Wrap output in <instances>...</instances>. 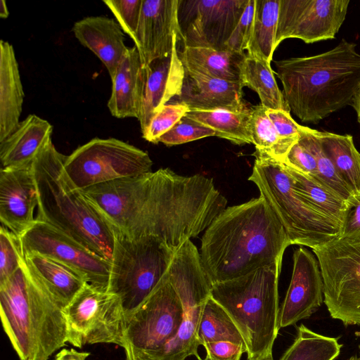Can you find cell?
<instances>
[{
    "label": "cell",
    "instance_id": "8fae6325",
    "mask_svg": "<svg viewBox=\"0 0 360 360\" xmlns=\"http://www.w3.org/2000/svg\"><path fill=\"white\" fill-rule=\"evenodd\" d=\"M148 153L115 138H94L68 155L64 169L74 186H91L151 172Z\"/></svg>",
    "mask_w": 360,
    "mask_h": 360
},
{
    "label": "cell",
    "instance_id": "5b68a950",
    "mask_svg": "<svg viewBox=\"0 0 360 360\" xmlns=\"http://www.w3.org/2000/svg\"><path fill=\"white\" fill-rule=\"evenodd\" d=\"M171 169H159L81 190L114 236H153L167 243L174 214Z\"/></svg>",
    "mask_w": 360,
    "mask_h": 360
},
{
    "label": "cell",
    "instance_id": "7a4b0ae2",
    "mask_svg": "<svg viewBox=\"0 0 360 360\" xmlns=\"http://www.w3.org/2000/svg\"><path fill=\"white\" fill-rule=\"evenodd\" d=\"M274 64L285 102L303 122L316 124L351 105L360 89V53L345 39L323 53Z\"/></svg>",
    "mask_w": 360,
    "mask_h": 360
},
{
    "label": "cell",
    "instance_id": "4316f807",
    "mask_svg": "<svg viewBox=\"0 0 360 360\" xmlns=\"http://www.w3.org/2000/svg\"><path fill=\"white\" fill-rule=\"evenodd\" d=\"M179 56L186 70L210 77L240 82L246 53L228 49L183 46Z\"/></svg>",
    "mask_w": 360,
    "mask_h": 360
},
{
    "label": "cell",
    "instance_id": "ba28073f",
    "mask_svg": "<svg viewBox=\"0 0 360 360\" xmlns=\"http://www.w3.org/2000/svg\"><path fill=\"white\" fill-rule=\"evenodd\" d=\"M174 254L153 236H115L107 291L120 297L127 321L168 276Z\"/></svg>",
    "mask_w": 360,
    "mask_h": 360
},
{
    "label": "cell",
    "instance_id": "681fc988",
    "mask_svg": "<svg viewBox=\"0 0 360 360\" xmlns=\"http://www.w3.org/2000/svg\"><path fill=\"white\" fill-rule=\"evenodd\" d=\"M257 360H274V358H273V354H272V352L271 353H269L267 355L262 357V358H259Z\"/></svg>",
    "mask_w": 360,
    "mask_h": 360
},
{
    "label": "cell",
    "instance_id": "5bb4252c",
    "mask_svg": "<svg viewBox=\"0 0 360 360\" xmlns=\"http://www.w3.org/2000/svg\"><path fill=\"white\" fill-rule=\"evenodd\" d=\"M23 254L36 252L79 273L88 284L108 290L110 262L49 224L37 220L20 237Z\"/></svg>",
    "mask_w": 360,
    "mask_h": 360
},
{
    "label": "cell",
    "instance_id": "4fadbf2b",
    "mask_svg": "<svg viewBox=\"0 0 360 360\" xmlns=\"http://www.w3.org/2000/svg\"><path fill=\"white\" fill-rule=\"evenodd\" d=\"M67 342L86 345L112 343L125 347L127 319L118 296L86 283L64 308Z\"/></svg>",
    "mask_w": 360,
    "mask_h": 360
},
{
    "label": "cell",
    "instance_id": "d6986e66",
    "mask_svg": "<svg viewBox=\"0 0 360 360\" xmlns=\"http://www.w3.org/2000/svg\"><path fill=\"white\" fill-rule=\"evenodd\" d=\"M37 187L31 167L1 168L0 171V221L20 237L36 221Z\"/></svg>",
    "mask_w": 360,
    "mask_h": 360
},
{
    "label": "cell",
    "instance_id": "7bdbcfd3",
    "mask_svg": "<svg viewBox=\"0 0 360 360\" xmlns=\"http://www.w3.org/2000/svg\"><path fill=\"white\" fill-rule=\"evenodd\" d=\"M282 163L307 175L315 176L316 173V159L299 139L291 147Z\"/></svg>",
    "mask_w": 360,
    "mask_h": 360
},
{
    "label": "cell",
    "instance_id": "6da1fadb",
    "mask_svg": "<svg viewBox=\"0 0 360 360\" xmlns=\"http://www.w3.org/2000/svg\"><path fill=\"white\" fill-rule=\"evenodd\" d=\"M289 245L283 225L259 195L215 217L202 237L200 257L213 285L282 260Z\"/></svg>",
    "mask_w": 360,
    "mask_h": 360
},
{
    "label": "cell",
    "instance_id": "e0dca14e",
    "mask_svg": "<svg viewBox=\"0 0 360 360\" xmlns=\"http://www.w3.org/2000/svg\"><path fill=\"white\" fill-rule=\"evenodd\" d=\"M179 0H143L134 41L143 66L170 54L184 42L179 21Z\"/></svg>",
    "mask_w": 360,
    "mask_h": 360
},
{
    "label": "cell",
    "instance_id": "4dcf8cb0",
    "mask_svg": "<svg viewBox=\"0 0 360 360\" xmlns=\"http://www.w3.org/2000/svg\"><path fill=\"white\" fill-rule=\"evenodd\" d=\"M280 0H255V15L247 53L271 62L276 47V36Z\"/></svg>",
    "mask_w": 360,
    "mask_h": 360
},
{
    "label": "cell",
    "instance_id": "bcb514c9",
    "mask_svg": "<svg viewBox=\"0 0 360 360\" xmlns=\"http://www.w3.org/2000/svg\"><path fill=\"white\" fill-rule=\"evenodd\" d=\"M89 354V352H78L74 349H63L56 355L53 360H86Z\"/></svg>",
    "mask_w": 360,
    "mask_h": 360
},
{
    "label": "cell",
    "instance_id": "603a6c76",
    "mask_svg": "<svg viewBox=\"0 0 360 360\" xmlns=\"http://www.w3.org/2000/svg\"><path fill=\"white\" fill-rule=\"evenodd\" d=\"M52 125L36 115H30L20 122L16 129L0 142L2 168L31 167L32 162L51 141Z\"/></svg>",
    "mask_w": 360,
    "mask_h": 360
},
{
    "label": "cell",
    "instance_id": "44dd1931",
    "mask_svg": "<svg viewBox=\"0 0 360 360\" xmlns=\"http://www.w3.org/2000/svg\"><path fill=\"white\" fill-rule=\"evenodd\" d=\"M243 88L240 82L210 77L185 70L181 92L174 97V103L184 104L190 110L240 111L247 108L242 100Z\"/></svg>",
    "mask_w": 360,
    "mask_h": 360
},
{
    "label": "cell",
    "instance_id": "8d00e7d4",
    "mask_svg": "<svg viewBox=\"0 0 360 360\" xmlns=\"http://www.w3.org/2000/svg\"><path fill=\"white\" fill-rule=\"evenodd\" d=\"M20 238L8 229H0V285L4 283L24 263Z\"/></svg>",
    "mask_w": 360,
    "mask_h": 360
},
{
    "label": "cell",
    "instance_id": "8992f818",
    "mask_svg": "<svg viewBox=\"0 0 360 360\" xmlns=\"http://www.w3.org/2000/svg\"><path fill=\"white\" fill-rule=\"evenodd\" d=\"M282 260L212 285L211 297L229 314L247 347L248 360L272 352L279 330L278 278Z\"/></svg>",
    "mask_w": 360,
    "mask_h": 360
},
{
    "label": "cell",
    "instance_id": "f5cc1de1",
    "mask_svg": "<svg viewBox=\"0 0 360 360\" xmlns=\"http://www.w3.org/2000/svg\"><path fill=\"white\" fill-rule=\"evenodd\" d=\"M359 349H360V345H359Z\"/></svg>",
    "mask_w": 360,
    "mask_h": 360
},
{
    "label": "cell",
    "instance_id": "f546056e",
    "mask_svg": "<svg viewBox=\"0 0 360 360\" xmlns=\"http://www.w3.org/2000/svg\"><path fill=\"white\" fill-rule=\"evenodd\" d=\"M240 82L259 96L261 105L268 109L290 112L279 89L270 63L248 53L241 66Z\"/></svg>",
    "mask_w": 360,
    "mask_h": 360
},
{
    "label": "cell",
    "instance_id": "52a82bcc",
    "mask_svg": "<svg viewBox=\"0 0 360 360\" xmlns=\"http://www.w3.org/2000/svg\"><path fill=\"white\" fill-rule=\"evenodd\" d=\"M249 180L283 225L290 245L312 250L340 236L341 227L307 204L295 192L281 162L255 152Z\"/></svg>",
    "mask_w": 360,
    "mask_h": 360
},
{
    "label": "cell",
    "instance_id": "7dc6e473",
    "mask_svg": "<svg viewBox=\"0 0 360 360\" xmlns=\"http://www.w3.org/2000/svg\"><path fill=\"white\" fill-rule=\"evenodd\" d=\"M351 105L354 109L357 115V120L360 124V89L355 95Z\"/></svg>",
    "mask_w": 360,
    "mask_h": 360
},
{
    "label": "cell",
    "instance_id": "f6af8a7d",
    "mask_svg": "<svg viewBox=\"0 0 360 360\" xmlns=\"http://www.w3.org/2000/svg\"><path fill=\"white\" fill-rule=\"evenodd\" d=\"M357 233H360V193L354 195L347 202L340 236Z\"/></svg>",
    "mask_w": 360,
    "mask_h": 360
},
{
    "label": "cell",
    "instance_id": "83f0119b",
    "mask_svg": "<svg viewBox=\"0 0 360 360\" xmlns=\"http://www.w3.org/2000/svg\"><path fill=\"white\" fill-rule=\"evenodd\" d=\"M282 163V162H281ZM299 196L316 211L342 226L347 201L311 175L300 173L282 163Z\"/></svg>",
    "mask_w": 360,
    "mask_h": 360
},
{
    "label": "cell",
    "instance_id": "d590c367",
    "mask_svg": "<svg viewBox=\"0 0 360 360\" xmlns=\"http://www.w3.org/2000/svg\"><path fill=\"white\" fill-rule=\"evenodd\" d=\"M299 141L316 159V173L313 176L348 202L354 194L340 178L334 165L324 152L315 134V129L304 126Z\"/></svg>",
    "mask_w": 360,
    "mask_h": 360
},
{
    "label": "cell",
    "instance_id": "e575fe53",
    "mask_svg": "<svg viewBox=\"0 0 360 360\" xmlns=\"http://www.w3.org/2000/svg\"><path fill=\"white\" fill-rule=\"evenodd\" d=\"M248 129L256 152L283 162L290 148L278 137L266 114V108L258 105L251 108Z\"/></svg>",
    "mask_w": 360,
    "mask_h": 360
},
{
    "label": "cell",
    "instance_id": "836d02e7",
    "mask_svg": "<svg viewBox=\"0 0 360 360\" xmlns=\"http://www.w3.org/2000/svg\"><path fill=\"white\" fill-rule=\"evenodd\" d=\"M342 346L338 338L321 335L301 324L294 342L279 360H334Z\"/></svg>",
    "mask_w": 360,
    "mask_h": 360
},
{
    "label": "cell",
    "instance_id": "b9f144b4",
    "mask_svg": "<svg viewBox=\"0 0 360 360\" xmlns=\"http://www.w3.org/2000/svg\"><path fill=\"white\" fill-rule=\"evenodd\" d=\"M266 114L280 139L291 148L297 141L304 126L297 123L290 112L266 108Z\"/></svg>",
    "mask_w": 360,
    "mask_h": 360
},
{
    "label": "cell",
    "instance_id": "484cf974",
    "mask_svg": "<svg viewBox=\"0 0 360 360\" xmlns=\"http://www.w3.org/2000/svg\"><path fill=\"white\" fill-rule=\"evenodd\" d=\"M24 257L30 272L64 307L87 283L76 271L52 258L36 252Z\"/></svg>",
    "mask_w": 360,
    "mask_h": 360
},
{
    "label": "cell",
    "instance_id": "cb8c5ba5",
    "mask_svg": "<svg viewBox=\"0 0 360 360\" xmlns=\"http://www.w3.org/2000/svg\"><path fill=\"white\" fill-rule=\"evenodd\" d=\"M112 80L108 102L111 115L117 118L139 119L143 90V68L136 46L129 48Z\"/></svg>",
    "mask_w": 360,
    "mask_h": 360
},
{
    "label": "cell",
    "instance_id": "d6a6232c",
    "mask_svg": "<svg viewBox=\"0 0 360 360\" xmlns=\"http://www.w3.org/2000/svg\"><path fill=\"white\" fill-rule=\"evenodd\" d=\"M197 338L200 345L226 341L246 347L240 330L229 314L211 296L203 305Z\"/></svg>",
    "mask_w": 360,
    "mask_h": 360
},
{
    "label": "cell",
    "instance_id": "60d3db41",
    "mask_svg": "<svg viewBox=\"0 0 360 360\" xmlns=\"http://www.w3.org/2000/svg\"><path fill=\"white\" fill-rule=\"evenodd\" d=\"M255 8V0H248L244 11L231 33L229 39L226 42V49L244 53L251 36Z\"/></svg>",
    "mask_w": 360,
    "mask_h": 360
},
{
    "label": "cell",
    "instance_id": "74e56055",
    "mask_svg": "<svg viewBox=\"0 0 360 360\" xmlns=\"http://www.w3.org/2000/svg\"><path fill=\"white\" fill-rule=\"evenodd\" d=\"M189 111V108L184 104L172 103L165 105L151 120L147 129L142 134L143 138L158 143V139Z\"/></svg>",
    "mask_w": 360,
    "mask_h": 360
},
{
    "label": "cell",
    "instance_id": "c3c4849f",
    "mask_svg": "<svg viewBox=\"0 0 360 360\" xmlns=\"http://www.w3.org/2000/svg\"><path fill=\"white\" fill-rule=\"evenodd\" d=\"M9 15V12L4 0L0 1V18H6Z\"/></svg>",
    "mask_w": 360,
    "mask_h": 360
},
{
    "label": "cell",
    "instance_id": "277c9868",
    "mask_svg": "<svg viewBox=\"0 0 360 360\" xmlns=\"http://www.w3.org/2000/svg\"><path fill=\"white\" fill-rule=\"evenodd\" d=\"M2 326L20 360H48L67 342L64 307L25 262L0 285Z\"/></svg>",
    "mask_w": 360,
    "mask_h": 360
},
{
    "label": "cell",
    "instance_id": "ffe728a7",
    "mask_svg": "<svg viewBox=\"0 0 360 360\" xmlns=\"http://www.w3.org/2000/svg\"><path fill=\"white\" fill-rule=\"evenodd\" d=\"M143 68V90L139 121L142 134L154 115L178 96L185 77V68L178 47L167 56L158 58Z\"/></svg>",
    "mask_w": 360,
    "mask_h": 360
},
{
    "label": "cell",
    "instance_id": "ee69618b",
    "mask_svg": "<svg viewBox=\"0 0 360 360\" xmlns=\"http://www.w3.org/2000/svg\"><path fill=\"white\" fill-rule=\"evenodd\" d=\"M202 346L212 360H240L242 354L247 353L245 345L226 341L208 342Z\"/></svg>",
    "mask_w": 360,
    "mask_h": 360
},
{
    "label": "cell",
    "instance_id": "d4e9b609",
    "mask_svg": "<svg viewBox=\"0 0 360 360\" xmlns=\"http://www.w3.org/2000/svg\"><path fill=\"white\" fill-rule=\"evenodd\" d=\"M24 91L13 46L0 41V142L18 127Z\"/></svg>",
    "mask_w": 360,
    "mask_h": 360
},
{
    "label": "cell",
    "instance_id": "f1b7e54d",
    "mask_svg": "<svg viewBox=\"0 0 360 360\" xmlns=\"http://www.w3.org/2000/svg\"><path fill=\"white\" fill-rule=\"evenodd\" d=\"M322 148L339 176L354 195L360 193V153L350 134H338L315 129Z\"/></svg>",
    "mask_w": 360,
    "mask_h": 360
},
{
    "label": "cell",
    "instance_id": "ab89813d",
    "mask_svg": "<svg viewBox=\"0 0 360 360\" xmlns=\"http://www.w3.org/2000/svg\"><path fill=\"white\" fill-rule=\"evenodd\" d=\"M103 2L111 11L122 30L134 41L143 0H103Z\"/></svg>",
    "mask_w": 360,
    "mask_h": 360
},
{
    "label": "cell",
    "instance_id": "9a60e30c",
    "mask_svg": "<svg viewBox=\"0 0 360 360\" xmlns=\"http://www.w3.org/2000/svg\"><path fill=\"white\" fill-rule=\"evenodd\" d=\"M349 0H280L276 47L289 38L307 44L333 39L342 25Z\"/></svg>",
    "mask_w": 360,
    "mask_h": 360
},
{
    "label": "cell",
    "instance_id": "f35d334b",
    "mask_svg": "<svg viewBox=\"0 0 360 360\" xmlns=\"http://www.w3.org/2000/svg\"><path fill=\"white\" fill-rule=\"evenodd\" d=\"M216 136L215 132L186 116L182 117L158 141L167 146L179 145L202 138Z\"/></svg>",
    "mask_w": 360,
    "mask_h": 360
},
{
    "label": "cell",
    "instance_id": "1f68e13d",
    "mask_svg": "<svg viewBox=\"0 0 360 360\" xmlns=\"http://www.w3.org/2000/svg\"><path fill=\"white\" fill-rule=\"evenodd\" d=\"M251 108L240 111L228 110H190L186 116L212 129L216 136L237 145L252 143L248 129Z\"/></svg>",
    "mask_w": 360,
    "mask_h": 360
},
{
    "label": "cell",
    "instance_id": "7402d4cb",
    "mask_svg": "<svg viewBox=\"0 0 360 360\" xmlns=\"http://www.w3.org/2000/svg\"><path fill=\"white\" fill-rule=\"evenodd\" d=\"M72 32L101 60L112 79L129 49L118 22L103 15L89 16L76 22Z\"/></svg>",
    "mask_w": 360,
    "mask_h": 360
},
{
    "label": "cell",
    "instance_id": "3957f363",
    "mask_svg": "<svg viewBox=\"0 0 360 360\" xmlns=\"http://www.w3.org/2000/svg\"><path fill=\"white\" fill-rule=\"evenodd\" d=\"M67 155L49 141L32 162L38 198L36 219L45 221L110 262L115 236L111 228L64 169Z\"/></svg>",
    "mask_w": 360,
    "mask_h": 360
},
{
    "label": "cell",
    "instance_id": "816d5d0a",
    "mask_svg": "<svg viewBox=\"0 0 360 360\" xmlns=\"http://www.w3.org/2000/svg\"><path fill=\"white\" fill-rule=\"evenodd\" d=\"M197 359H198V360H212V359H210L208 356H205V358H204V359H202L200 356H199Z\"/></svg>",
    "mask_w": 360,
    "mask_h": 360
},
{
    "label": "cell",
    "instance_id": "f907efd6",
    "mask_svg": "<svg viewBox=\"0 0 360 360\" xmlns=\"http://www.w3.org/2000/svg\"><path fill=\"white\" fill-rule=\"evenodd\" d=\"M347 360H360V356H352L349 359H348Z\"/></svg>",
    "mask_w": 360,
    "mask_h": 360
},
{
    "label": "cell",
    "instance_id": "2e32d148",
    "mask_svg": "<svg viewBox=\"0 0 360 360\" xmlns=\"http://www.w3.org/2000/svg\"><path fill=\"white\" fill-rule=\"evenodd\" d=\"M248 0L180 1L179 21L183 46L226 49Z\"/></svg>",
    "mask_w": 360,
    "mask_h": 360
},
{
    "label": "cell",
    "instance_id": "ac0fdd59",
    "mask_svg": "<svg viewBox=\"0 0 360 360\" xmlns=\"http://www.w3.org/2000/svg\"><path fill=\"white\" fill-rule=\"evenodd\" d=\"M323 302V285L318 260L302 246L293 254L290 283L279 311V328L311 316Z\"/></svg>",
    "mask_w": 360,
    "mask_h": 360
},
{
    "label": "cell",
    "instance_id": "30bf717a",
    "mask_svg": "<svg viewBox=\"0 0 360 360\" xmlns=\"http://www.w3.org/2000/svg\"><path fill=\"white\" fill-rule=\"evenodd\" d=\"M312 250L330 316L346 326H360V233L339 236Z\"/></svg>",
    "mask_w": 360,
    "mask_h": 360
},
{
    "label": "cell",
    "instance_id": "7c38bea8",
    "mask_svg": "<svg viewBox=\"0 0 360 360\" xmlns=\"http://www.w3.org/2000/svg\"><path fill=\"white\" fill-rule=\"evenodd\" d=\"M184 312L168 275L127 321L126 360H149L175 336Z\"/></svg>",
    "mask_w": 360,
    "mask_h": 360
},
{
    "label": "cell",
    "instance_id": "9c48e42d",
    "mask_svg": "<svg viewBox=\"0 0 360 360\" xmlns=\"http://www.w3.org/2000/svg\"><path fill=\"white\" fill-rule=\"evenodd\" d=\"M169 280L184 308L181 324L175 336L149 360H185L200 356L197 332L203 305L211 296L212 283L201 263L200 252L191 240L175 252L169 269Z\"/></svg>",
    "mask_w": 360,
    "mask_h": 360
}]
</instances>
